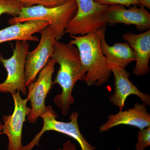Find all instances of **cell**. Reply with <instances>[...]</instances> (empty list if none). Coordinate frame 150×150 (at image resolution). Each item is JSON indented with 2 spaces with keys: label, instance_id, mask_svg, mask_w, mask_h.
<instances>
[{
  "label": "cell",
  "instance_id": "cell-1",
  "mask_svg": "<svg viewBox=\"0 0 150 150\" xmlns=\"http://www.w3.org/2000/svg\"><path fill=\"white\" fill-rule=\"evenodd\" d=\"M54 49L51 59L60 67L54 83L59 84L62 90L54 98V101L62 114L66 115L74 102L72 93L75 84L78 81H84L86 71L82 65L79 50L75 45L56 40Z\"/></svg>",
  "mask_w": 150,
  "mask_h": 150
},
{
  "label": "cell",
  "instance_id": "cell-2",
  "mask_svg": "<svg viewBox=\"0 0 150 150\" xmlns=\"http://www.w3.org/2000/svg\"><path fill=\"white\" fill-rule=\"evenodd\" d=\"M70 36L69 43L77 48L86 71V84L98 87L107 83L111 71L101 51L99 30L83 36Z\"/></svg>",
  "mask_w": 150,
  "mask_h": 150
},
{
  "label": "cell",
  "instance_id": "cell-3",
  "mask_svg": "<svg viewBox=\"0 0 150 150\" xmlns=\"http://www.w3.org/2000/svg\"><path fill=\"white\" fill-rule=\"evenodd\" d=\"M77 10L76 0H70L62 5L48 8L41 5L23 7L18 15L9 19L10 25L33 21H44L56 35V40L62 39L65 35L67 24L74 16Z\"/></svg>",
  "mask_w": 150,
  "mask_h": 150
},
{
  "label": "cell",
  "instance_id": "cell-4",
  "mask_svg": "<svg viewBox=\"0 0 150 150\" xmlns=\"http://www.w3.org/2000/svg\"><path fill=\"white\" fill-rule=\"evenodd\" d=\"M77 10L74 16L67 24L65 34L84 35L96 32L107 24L105 13L108 6L93 0H76Z\"/></svg>",
  "mask_w": 150,
  "mask_h": 150
},
{
  "label": "cell",
  "instance_id": "cell-5",
  "mask_svg": "<svg viewBox=\"0 0 150 150\" xmlns=\"http://www.w3.org/2000/svg\"><path fill=\"white\" fill-rule=\"evenodd\" d=\"M29 48L28 41L16 40L10 58L5 59L0 54V63L5 68L7 74L5 80L0 83V92L12 94L18 91L23 95H27L25 67Z\"/></svg>",
  "mask_w": 150,
  "mask_h": 150
},
{
  "label": "cell",
  "instance_id": "cell-6",
  "mask_svg": "<svg viewBox=\"0 0 150 150\" xmlns=\"http://www.w3.org/2000/svg\"><path fill=\"white\" fill-rule=\"evenodd\" d=\"M79 113L74 111L71 113L69 122L56 120L58 116L51 105L46 106V110L41 116L43 119V127L33 139L28 144L23 146V150H32L38 145L43 134L48 131H54L65 134L76 141L80 146L81 150H95L96 147L88 143L81 133L78 124Z\"/></svg>",
  "mask_w": 150,
  "mask_h": 150
},
{
  "label": "cell",
  "instance_id": "cell-7",
  "mask_svg": "<svg viewBox=\"0 0 150 150\" xmlns=\"http://www.w3.org/2000/svg\"><path fill=\"white\" fill-rule=\"evenodd\" d=\"M56 63L50 59L38 74L37 79L27 86V99L30 102L31 111L28 115L30 123H35L46 110L45 100L48 93L54 84L53 75Z\"/></svg>",
  "mask_w": 150,
  "mask_h": 150
},
{
  "label": "cell",
  "instance_id": "cell-8",
  "mask_svg": "<svg viewBox=\"0 0 150 150\" xmlns=\"http://www.w3.org/2000/svg\"><path fill=\"white\" fill-rule=\"evenodd\" d=\"M40 39L36 48L28 51L25 59V74L26 85L34 82L38 74L45 67L54 53L56 35L49 25L40 33Z\"/></svg>",
  "mask_w": 150,
  "mask_h": 150
},
{
  "label": "cell",
  "instance_id": "cell-9",
  "mask_svg": "<svg viewBox=\"0 0 150 150\" xmlns=\"http://www.w3.org/2000/svg\"><path fill=\"white\" fill-rule=\"evenodd\" d=\"M11 95L14 108L11 115L3 116L2 132L8 139V150H23V128L26 117L31 111V108L27 106L28 99H23L19 91H17Z\"/></svg>",
  "mask_w": 150,
  "mask_h": 150
},
{
  "label": "cell",
  "instance_id": "cell-10",
  "mask_svg": "<svg viewBox=\"0 0 150 150\" xmlns=\"http://www.w3.org/2000/svg\"><path fill=\"white\" fill-rule=\"evenodd\" d=\"M134 5L129 9L119 5H108L105 13V19L107 23H123L133 25L138 30L144 31L149 30L150 14L145 7Z\"/></svg>",
  "mask_w": 150,
  "mask_h": 150
},
{
  "label": "cell",
  "instance_id": "cell-11",
  "mask_svg": "<svg viewBox=\"0 0 150 150\" xmlns=\"http://www.w3.org/2000/svg\"><path fill=\"white\" fill-rule=\"evenodd\" d=\"M110 70L114 76V90L113 94L109 97V100L113 105L119 108V111L123 110L126 98L131 95L137 96L143 103L150 106L149 95L140 91L130 81V73L125 68L113 67L110 68Z\"/></svg>",
  "mask_w": 150,
  "mask_h": 150
},
{
  "label": "cell",
  "instance_id": "cell-12",
  "mask_svg": "<svg viewBox=\"0 0 150 150\" xmlns=\"http://www.w3.org/2000/svg\"><path fill=\"white\" fill-rule=\"evenodd\" d=\"M128 125L139 130L150 127V114L144 103H135L134 107L125 111H119L108 117L107 121L99 128L100 132H107L119 125Z\"/></svg>",
  "mask_w": 150,
  "mask_h": 150
},
{
  "label": "cell",
  "instance_id": "cell-13",
  "mask_svg": "<svg viewBox=\"0 0 150 150\" xmlns=\"http://www.w3.org/2000/svg\"><path fill=\"white\" fill-rule=\"evenodd\" d=\"M123 38L134 52L136 64L133 74L137 76L148 74L150 71V30L140 34L126 32L123 35Z\"/></svg>",
  "mask_w": 150,
  "mask_h": 150
},
{
  "label": "cell",
  "instance_id": "cell-14",
  "mask_svg": "<svg viewBox=\"0 0 150 150\" xmlns=\"http://www.w3.org/2000/svg\"><path fill=\"white\" fill-rule=\"evenodd\" d=\"M48 25V23L44 21H33L12 25L0 30V44L12 40L38 42L39 38L34 34L40 33Z\"/></svg>",
  "mask_w": 150,
  "mask_h": 150
},
{
  "label": "cell",
  "instance_id": "cell-15",
  "mask_svg": "<svg viewBox=\"0 0 150 150\" xmlns=\"http://www.w3.org/2000/svg\"><path fill=\"white\" fill-rule=\"evenodd\" d=\"M105 27L99 30L100 48L106 58L109 68L120 67L126 68L131 62L135 61L133 49L127 43H117L110 46L105 40Z\"/></svg>",
  "mask_w": 150,
  "mask_h": 150
},
{
  "label": "cell",
  "instance_id": "cell-16",
  "mask_svg": "<svg viewBox=\"0 0 150 150\" xmlns=\"http://www.w3.org/2000/svg\"><path fill=\"white\" fill-rule=\"evenodd\" d=\"M19 0H0V16L4 14L17 16L23 7Z\"/></svg>",
  "mask_w": 150,
  "mask_h": 150
},
{
  "label": "cell",
  "instance_id": "cell-17",
  "mask_svg": "<svg viewBox=\"0 0 150 150\" xmlns=\"http://www.w3.org/2000/svg\"><path fill=\"white\" fill-rule=\"evenodd\" d=\"M23 7L41 5L48 8L62 5L70 0H19Z\"/></svg>",
  "mask_w": 150,
  "mask_h": 150
},
{
  "label": "cell",
  "instance_id": "cell-18",
  "mask_svg": "<svg viewBox=\"0 0 150 150\" xmlns=\"http://www.w3.org/2000/svg\"><path fill=\"white\" fill-rule=\"evenodd\" d=\"M135 150H145L150 146V127L138 131Z\"/></svg>",
  "mask_w": 150,
  "mask_h": 150
},
{
  "label": "cell",
  "instance_id": "cell-19",
  "mask_svg": "<svg viewBox=\"0 0 150 150\" xmlns=\"http://www.w3.org/2000/svg\"><path fill=\"white\" fill-rule=\"evenodd\" d=\"M96 2L103 5H119L129 7L131 6H140L138 0H93Z\"/></svg>",
  "mask_w": 150,
  "mask_h": 150
},
{
  "label": "cell",
  "instance_id": "cell-20",
  "mask_svg": "<svg viewBox=\"0 0 150 150\" xmlns=\"http://www.w3.org/2000/svg\"><path fill=\"white\" fill-rule=\"evenodd\" d=\"M57 150H77L76 146L70 141H67L63 144V146Z\"/></svg>",
  "mask_w": 150,
  "mask_h": 150
},
{
  "label": "cell",
  "instance_id": "cell-21",
  "mask_svg": "<svg viewBox=\"0 0 150 150\" xmlns=\"http://www.w3.org/2000/svg\"><path fill=\"white\" fill-rule=\"evenodd\" d=\"M140 6L150 9V0H138Z\"/></svg>",
  "mask_w": 150,
  "mask_h": 150
},
{
  "label": "cell",
  "instance_id": "cell-22",
  "mask_svg": "<svg viewBox=\"0 0 150 150\" xmlns=\"http://www.w3.org/2000/svg\"><path fill=\"white\" fill-rule=\"evenodd\" d=\"M3 126V123H1V121H0V135L3 134L2 132V131Z\"/></svg>",
  "mask_w": 150,
  "mask_h": 150
},
{
  "label": "cell",
  "instance_id": "cell-23",
  "mask_svg": "<svg viewBox=\"0 0 150 150\" xmlns=\"http://www.w3.org/2000/svg\"><path fill=\"white\" fill-rule=\"evenodd\" d=\"M124 150L123 149H120L119 148H118V150Z\"/></svg>",
  "mask_w": 150,
  "mask_h": 150
}]
</instances>
